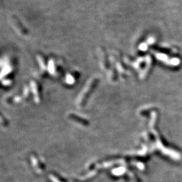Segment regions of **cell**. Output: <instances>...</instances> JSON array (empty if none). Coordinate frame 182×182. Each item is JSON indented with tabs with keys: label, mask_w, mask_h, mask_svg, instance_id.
Masks as SVG:
<instances>
[{
	"label": "cell",
	"mask_w": 182,
	"mask_h": 182,
	"mask_svg": "<svg viewBox=\"0 0 182 182\" xmlns=\"http://www.w3.org/2000/svg\"><path fill=\"white\" fill-rule=\"evenodd\" d=\"M96 84H97V79H93L91 80V81L88 83V85L84 91H82V93L80 95V96L79 97L78 99V103L79 104H83L84 102L86 100V98H87L88 96L89 95V93H91L92 90L94 89V87H95Z\"/></svg>",
	"instance_id": "cell-1"
},
{
	"label": "cell",
	"mask_w": 182,
	"mask_h": 182,
	"mask_svg": "<svg viewBox=\"0 0 182 182\" xmlns=\"http://www.w3.org/2000/svg\"><path fill=\"white\" fill-rule=\"evenodd\" d=\"M100 53V59H101V65L103 69H107L108 67V61L107 55H106L105 52L104 51L103 49H101L99 51Z\"/></svg>",
	"instance_id": "cell-2"
},
{
	"label": "cell",
	"mask_w": 182,
	"mask_h": 182,
	"mask_svg": "<svg viewBox=\"0 0 182 182\" xmlns=\"http://www.w3.org/2000/svg\"><path fill=\"white\" fill-rule=\"evenodd\" d=\"M12 22L14 24V26L15 28H16L18 31L20 32V33H25V31H24L23 29H21V27H18V25H20V22H18V20L16 18H14L13 20H12Z\"/></svg>",
	"instance_id": "cell-3"
}]
</instances>
